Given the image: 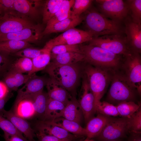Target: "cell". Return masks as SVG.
<instances>
[{
	"label": "cell",
	"mask_w": 141,
	"mask_h": 141,
	"mask_svg": "<svg viewBox=\"0 0 141 141\" xmlns=\"http://www.w3.org/2000/svg\"><path fill=\"white\" fill-rule=\"evenodd\" d=\"M79 46L84 61L87 63L114 71L119 70L121 68L123 61L121 55L90 44Z\"/></svg>",
	"instance_id": "1"
},
{
	"label": "cell",
	"mask_w": 141,
	"mask_h": 141,
	"mask_svg": "<svg viewBox=\"0 0 141 141\" xmlns=\"http://www.w3.org/2000/svg\"><path fill=\"white\" fill-rule=\"evenodd\" d=\"M79 63L69 65H60L50 62L44 69L45 72L75 96V91L83 71Z\"/></svg>",
	"instance_id": "2"
},
{
	"label": "cell",
	"mask_w": 141,
	"mask_h": 141,
	"mask_svg": "<svg viewBox=\"0 0 141 141\" xmlns=\"http://www.w3.org/2000/svg\"><path fill=\"white\" fill-rule=\"evenodd\" d=\"M89 8L86 11L84 20L88 31L92 33L94 37L122 34L120 24L106 17L96 9Z\"/></svg>",
	"instance_id": "3"
},
{
	"label": "cell",
	"mask_w": 141,
	"mask_h": 141,
	"mask_svg": "<svg viewBox=\"0 0 141 141\" xmlns=\"http://www.w3.org/2000/svg\"><path fill=\"white\" fill-rule=\"evenodd\" d=\"M87 64L83 66V72L94 95L95 105L101 102L115 71Z\"/></svg>",
	"instance_id": "4"
},
{
	"label": "cell",
	"mask_w": 141,
	"mask_h": 141,
	"mask_svg": "<svg viewBox=\"0 0 141 141\" xmlns=\"http://www.w3.org/2000/svg\"><path fill=\"white\" fill-rule=\"evenodd\" d=\"M110 82L108 95L109 101L119 104L124 102L133 101L137 90L122 72L115 71Z\"/></svg>",
	"instance_id": "5"
},
{
	"label": "cell",
	"mask_w": 141,
	"mask_h": 141,
	"mask_svg": "<svg viewBox=\"0 0 141 141\" xmlns=\"http://www.w3.org/2000/svg\"><path fill=\"white\" fill-rule=\"evenodd\" d=\"M90 45L98 46L115 54L124 56L131 51L128 46L126 38L121 34L105 35L93 37L89 42Z\"/></svg>",
	"instance_id": "6"
},
{
	"label": "cell",
	"mask_w": 141,
	"mask_h": 141,
	"mask_svg": "<svg viewBox=\"0 0 141 141\" xmlns=\"http://www.w3.org/2000/svg\"><path fill=\"white\" fill-rule=\"evenodd\" d=\"M122 72L139 94L141 91V58L140 54L131 51L124 56Z\"/></svg>",
	"instance_id": "7"
},
{
	"label": "cell",
	"mask_w": 141,
	"mask_h": 141,
	"mask_svg": "<svg viewBox=\"0 0 141 141\" xmlns=\"http://www.w3.org/2000/svg\"><path fill=\"white\" fill-rule=\"evenodd\" d=\"M95 2L100 13L106 17L120 24L127 17L129 11L126 1L96 0Z\"/></svg>",
	"instance_id": "8"
},
{
	"label": "cell",
	"mask_w": 141,
	"mask_h": 141,
	"mask_svg": "<svg viewBox=\"0 0 141 141\" xmlns=\"http://www.w3.org/2000/svg\"><path fill=\"white\" fill-rule=\"evenodd\" d=\"M33 25L28 17L16 11L4 13L0 18V36L17 32Z\"/></svg>",
	"instance_id": "9"
},
{
	"label": "cell",
	"mask_w": 141,
	"mask_h": 141,
	"mask_svg": "<svg viewBox=\"0 0 141 141\" xmlns=\"http://www.w3.org/2000/svg\"><path fill=\"white\" fill-rule=\"evenodd\" d=\"M129 131V118H111L97 137L106 141L116 140L125 136Z\"/></svg>",
	"instance_id": "10"
},
{
	"label": "cell",
	"mask_w": 141,
	"mask_h": 141,
	"mask_svg": "<svg viewBox=\"0 0 141 141\" xmlns=\"http://www.w3.org/2000/svg\"><path fill=\"white\" fill-rule=\"evenodd\" d=\"M80 92V97L79 102L85 121L87 122L93 117L97 111L95 106L94 97L84 74L83 76Z\"/></svg>",
	"instance_id": "11"
},
{
	"label": "cell",
	"mask_w": 141,
	"mask_h": 141,
	"mask_svg": "<svg viewBox=\"0 0 141 141\" xmlns=\"http://www.w3.org/2000/svg\"><path fill=\"white\" fill-rule=\"evenodd\" d=\"M43 31L40 25H33L17 32L0 36V42L13 40L34 43L41 38Z\"/></svg>",
	"instance_id": "12"
},
{
	"label": "cell",
	"mask_w": 141,
	"mask_h": 141,
	"mask_svg": "<svg viewBox=\"0 0 141 141\" xmlns=\"http://www.w3.org/2000/svg\"><path fill=\"white\" fill-rule=\"evenodd\" d=\"M0 115L12 122L28 141H36L34 139L36 136L35 131L24 118L16 115L11 110L7 111L4 109L0 111Z\"/></svg>",
	"instance_id": "13"
},
{
	"label": "cell",
	"mask_w": 141,
	"mask_h": 141,
	"mask_svg": "<svg viewBox=\"0 0 141 141\" xmlns=\"http://www.w3.org/2000/svg\"><path fill=\"white\" fill-rule=\"evenodd\" d=\"M125 32L128 47L132 52H141V24L129 20L125 22Z\"/></svg>",
	"instance_id": "14"
},
{
	"label": "cell",
	"mask_w": 141,
	"mask_h": 141,
	"mask_svg": "<svg viewBox=\"0 0 141 141\" xmlns=\"http://www.w3.org/2000/svg\"><path fill=\"white\" fill-rule=\"evenodd\" d=\"M35 128L38 133L52 136L60 139L69 141H72L78 137L46 120L38 121L36 124Z\"/></svg>",
	"instance_id": "15"
},
{
	"label": "cell",
	"mask_w": 141,
	"mask_h": 141,
	"mask_svg": "<svg viewBox=\"0 0 141 141\" xmlns=\"http://www.w3.org/2000/svg\"><path fill=\"white\" fill-rule=\"evenodd\" d=\"M49 97L66 105L72 97L65 89L53 78L48 79L46 85Z\"/></svg>",
	"instance_id": "16"
},
{
	"label": "cell",
	"mask_w": 141,
	"mask_h": 141,
	"mask_svg": "<svg viewBox=\"0 0 141 141\" xmlns=\"http://www.w3.org/2000/svg\"><path fill=\"white\" fill-rule=\"evenodd\" d=\"M48 79L35 74L18 91V96H26L37 94L43 91Z\"/></svg>",
	"instance_id": "17"
},
{
	"label": "cell",
	"mask_w": 141,
	"mask_h": 141,
	"mask_svg": "<svg viewBox=\"0 0 141 141\" xmlns=\"http://www.w3.org/2000/svg\"><path fill=\"white\" fill-rule=\"evenodd\" d=\"M41 4L40 0H15L14 10L28 18H35L39 15Z\"/></svg>",
	"instance_id": "18"
},
{
	"label": "cell",
	"mask_w": 141,
	"mask_h": 141,
	"mask_svg": "<svg viewBox=\"0 0 141 141\" xmlns=\"http://www.w3.org/2000/svg\"><path fill=\"white\" fill-rule=\"evenodd\" d=\"M84 19L81 16H70L67 18L48 27H46L43 32L45 35L53 33L64 32L75 28L81 23Z\"/></svg>",
	"instance_id": "19"
},
{
	"label": "cell",
	"mask_w": 141,
	"mask_h": 141,
	"mask_svg": "<svg viewBox=\"0 0 141 141\" xmlns=\"http://www.w3.org/2000/svg\"><path fill=\"white\" fill-rule=\"evenodd\" d=\"M35 74L32 75L24 74L10 68L4 75L3 81L7 86L10 92L12 91H16L20 86L25 84Z\"/></svg>",
	"instance_id": "20"
},
{
	"label": "cell",
	"mask_w": 141,
	"mask_h": 141,
	"mask_svg": "<svg viewBox=\"0 0 141 141\" xmlns=\"http://www.w3.org/2000/svg\"><path fill=\"white\" fill-rule=\"evenodd\" d=\"M111 118L99 114L87 122L86 128L87 140L97 137Z\"/></svg>",
	"instance_id": "21"
},
{
	"label": "cell",
	"mask_w": 141,
	"mask_h": 141,
	"mask_svg": "<svg viewBox=\"0 0 141 141\" xmlns=\"http://www.w3.org/2000/svg\"><path fill=\"white\" fill-rule=\"evenodd\" d=\"M46 121L77 136H86L85 128L83 127L79 124L77 122L67 119L62 117L52 120Z\"/></svg>",
	"instance_id": "22"
},
{
	"label": "cell",
	"mask_w": 141,
	"mask_h": 141,
	"mask_svg": "<svg viewBox=\"0 0 141 141\" xmlns=\"http://www.w3.org/2000/svg\"><path fill=\"white\" fill-rule=\"evenodd\" d=\"M62 117L79 124L84 117L79 102L72 96L65 106Z\"/></svg>",
	"instance_id": "23"
},
{
	"label": "cell",
	"mask_w": 141,
	"mask_h": 141,
	"mask_svg": "<svg viewBox=\"0 0 141 141\" xmlns=\"http://www.w3.org/2000/svg\"><path fill=\"white\" fill-rule=\"evenodd\" d=\"M66 105L62 102L49 97L42 120H51L62 117Z\"/></svg>",
	"instance_id": "24"
},
{
	"label": "cell",
	"mask_w": 141,
	"mask_h": 141,
	"mask_svg": "<svg viewBox=\"0 0 141 141\" xmlns=\"http://www.w3.org/2000/svg\"><path fill=\"white\" fill-rule=\"evenodd\" d=\"M51 62L60 65H69L84 61V57L81 54L69 52L57 55H51Z\"/></svg>",
	"instance_id": "25"
},
{
	"label": "cell",
	"mask_w": 141,
	"mask_h": 141,
	"mask_svg": "<svg viewBox=\"0 0 141 141\" xmlns=\"http://www.w3.org/2000/svg\"><path fill=\"white\" fill-rule=\"evenodd\" d=\"M49 98L47 93L43 91L34 95L33 98L32 105L34 116L42 120L46 110Z\"/></svg>",
	"instance_id": "26"
},
{
	"label": "cell",
	"mask_w": 141,
	"mask_h": 141,
	"mask_svg": "<svg viewBox=\"0 0 141 141\" xmlns=\"http://www.w3.org/2000/svg\"><path fill=\"white\" fill-rule=\"evenodd\" d=\"M74 1L63 0L58 11L46 23V27L51 26L69 16L70 15L71 9Z\"/></svg>",
	"instance_id": "27"
},
{
	"label": "cell",
	"mask_w": 141,
	"mask_h": 141,
	"mask_svg": "<svg viewBox=\"0 0 141 141\" xmlns=\"http://www.w3.org/2000/svg\"><path fill=\"white\" fill-rule=\"evenodd\" d=\"M44 47L45 50L43 53L32 59L33 68L28 74L32 75L37 72L45 69L50 63L51 59V49L45 45Z\"/></svg>",
	"instance_id": "28"
},
{
	"label": "cell",
	"mask_w": 141,
	"mask_h": 141,
	"mask_svg": "<svg viewBox=\"0 0 141 141\" xmlns=\"http://www.w3.org/2000/svg\"><path fill=\"white\" fill-rule=\"evenodd\" d=\"M30 46L29 43L25 41L9 40L0 42V52L9 55Z\"/></svg>",
	"instance_id": "29"
},
{
	"label": "cell",
	"mask_w": 141,
	"mask_h": 141,
	"mask_svg": "<svg viewBox=\"0 0 141 141\" xmlns=\"http://www.w3.org/2000/svg\"><path fill=\"white\" fill-rule=\"evenodd\" d=\"M63 0H49L45 3L43 13V21L45 24L51 19L59 8Z\"/></svg>",
	"instance_id": "30"
},
{
	"label": "cell",
	"mask_w": 141,
	"mask_h": 141,
	"mask_svg": "<svg viewBox=\"0 0 141 141\" xmlns=\"http://www.w3.org/2000/svg\"><path fill=\"white\" fill-rule=\"evenodd\" d=\"M116 107L119 115L129 118L140 108V105L134 101L124 102L119 103Z\"/></svg>",
	"instance_id": "31"
},
{
	"label": "cell",
	"mask_w": 141,
	"mask_h": 141,
	"mask_svg": "<svg viewBox=\"0 0 141 141\" xmlns=\"http://www.w3.org/2000/svg\"><path fill=\"white\" fill-rule=\"evenodd\" d=\"M33 67L32 59L21 57L12 63L10 68L22 74H28L32 71Z\"/></svg>",
	"instance_id": "32"
},
{
	"label": "cell",
	"mask_w": 141,
	"mask_h": 141,
	"mask_svg": "<svg viewBox=\"0 0 141 141\" xmlns=\"http://www.w3.org/2000/svg\"><path fill=\"white\" fill-rule=\"evenodd\" d=\"M0 128L10 135L19 137L25 141H28L10 120L0 115Z\"/></svg>",
	"instance_id": "33"
},
{
	"label": "cell",
	"mask_w": 141,
	"mask_h": 141,
	"mask_svg": "<svg viewBox=\"0 0 141 141\" xmlns=\"http://www.w3.org/2000/svg\"><path fill=\"white\" fill-rule=\"evenodd\" d=\"M129 11L131 13L132 20L133 22L141 24V0H129L126 1Z\"/></svg>",
	"instance_id": "34"
},
{
	"label": "cell",
	"mask_w": 141,
	"mask_h": 141,
	"mask_svg": "<svg viewBox=\"0 0 141 141\" xmlns=\"http://www.w3.org/2000/svg\"><path fill=\"white\" fill-rule=\"evenodd\" d=\"M96 111L99 114L108 116L119 115L116 106L108 102H100L95 105Z\"/></svg>",
	"instance_id": "35"
},
{
	"label": "cell",
	"mask_w": 141,
	"mask_h": 141,
	"mask_svg": "<svg viewBox=\"0 0 141 141\" xmlns=\"http://www.w3.org/2000/svg\"><path fill=\"white\" fill-rule=\"evenodd\" d=\"M93 1L75 0L72 7L70 16H79L86 11L90 7Z\"/></svg>",
	"instance_id": "36"
},
{
	"label": "cell",
	"mask_w": 141,
	"mask_h": 141,
	"mask_svg": "<svg viewBox=\"0 0 141 141\" xmlns=\"http://www.w3.org/2000/svg\"><path fill=\"white\" fill-rule=\"evenodd\" d=\"M69 52L81 54L79 45H59L53 46L50 50L51 55H57Z\"/></svg>",
	"instance_id": "37"
},
{
	"label": "cell",
	"mask_w": 141,
	"mask_h": 141,
	"mask_svg": "<svg viewBox=\"0 0 141 141\" xmlns=\"http://www.w3.org/2000/svg\"><path fill=\"white\" fill-rule=\"evenodd\" d=\"M129 118L130 131L140 133L141 130V110L140 108Z\"/></svg>",
	"instance_id": "38"
},
{
	"label": "cell",
	"mask_w": 141,
	"mask_h": 141,
	"mask_svg": "<svg viewBox=\"0 0 141 141\" xmlns=\"http://www.w3.org/2000/svg\"><path fill=\"white\" fill-rule=\"evenodd\" d=\"M45 50L44 47L39 49L29 47L22 49L14 54L16 56L32 59L43 53Z\"/></svg>",
	"instance_id": "39"
},
{
	"label": "cell",
	"mask_w": 141,
	"mask_h": 141,
	"mask_svg": "<svg viewBox=\"0 0 141 141\" xmlns=\"http://www.w3.org/2000/svg\"><path fill=\"white\" fill-rule=\"evenodd\" d=\"M8 56L0 52V77L4 76L9 70L13 63Z\"/></svg>",
	"instance_id": "40"
},
{
	"label": "cell",
	"mask_w": 141,
	"mask_h": 141,
	"mask_svg": "<svg viewBox=\"0 0 141 141\" xmlns=\"http://www.w3.org/2000/svg\"><path fill=\"white\" fill-rule=\"evenodd\" d=\"M15 0H0V10L3 13L15 10Z\"/></svg>",
	"instance_id": "41"
},
{
	"label": "cell",
	"mask_w": 141,
	"mask_h": 141,
	"mask_svg": "<svg viewBox=\"0 0 141 141\" xmlns=\"http://www.w3.org/2000/svg\"><path fill=\"white\" fill-rule=\"evenodd\" d=\"M38 140L37 141H69L68 140L58 138L55 136L38 133H36Z\"/></svg>",
	"instance_id": "42"
},
{
	"label": "cell",
	"mask_w": 141,
	"mask_h": 141,
	"mask_svg": "<svg viewBox=\"0 0 141 141\" xmlns=\"http://www.w3.org/2000/svg\"><path fill=\"white\" fill-rule=\"evenodd\" d=\"M9 92L5 83L3 81H0V99L4 98Z\"/></svg>",
	"instance_id": "43"
},
{
	"label": "cell",
	"mask_w": 141,
	"mask_h": 141,
	"mask_svg": "<svg viewBox=\"0 0 141 141\" xmlns=\"http://www.w3.org/2000/svg\"><path fill=\"white\" fill-rule=\"evenodd\" d=\"M3 137L5 141H25L19 137L10 135L5 132H4Z\"/></svg>",
	"instance_id": "44"
},
{
	"label": "cell",
	"mask_w": 141,
	"mask_h": 141,
	"mask_svg": "<svg viewBox=\"0 0 141 141\" xmlns=\"http://www.w3.org/2000/svg\"><path fill=\"white\" fill-rule=\"evenodd\" d=\"M11 96V93L10 92L4 98L0 99V111L4 109L5 104Z\"/></svg>",
	"instance_id": "45"
},
{
	"label": "cell",
	"mask_w": 141,
	"mask_h": 141,
	"mask_svg": "<svg viewBox=\"0 0 141 141\" xmlns=\"http://www.w3.org/2000/svg\"><path fill=\"white\" fill-rule=\"evenodd\" d=\"M132 141H141L140 138H137L134 139Z\"/></svg>",
	"instance_id": "46"
},
{
	"label": "cell",
	"mask_w": 141,
	"mask_h": 141,
	"mask_svg": "<svg viewBox=\"0 0 141 141\" xmlns=\"http://www.w3.org/2000/svg\"><path fill=\"white\" fill-rule=\"evenodd\" d=\"M3 13L2 11L0 10V18L2 15Z\"/></svg>",
	"instance_id": "47"
},
{
	"label": "cell",
	"mask_w": 141,
	"mask_h": 141,
	"mask_svg": "<svg viewBox=\"0 0 141 141\" xmlns=\"http://www.w3.org/2000/svg\"><path fill=\"white\" fill-rule=\"evenodd\" d=\"M107 141H118L117 140V139L116 140H108Z\"/></svg>",
	"instance_id": "48"
},
{
	"label": "cell",
	"mask_w": 141,
	"mask_h": 141,
	"mask_svg": "<svg viewBox=\"0 0 141 141\" xmlns=\"http://www.w3.org/2000/svg\"><path fill=\"white\" fill-rule=\"evenodd\" d=\"M85 141H92L89 140H85Z\"/></svg>",
	"instance_id": "49"
}]
</instances>
